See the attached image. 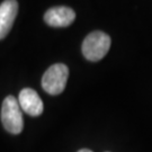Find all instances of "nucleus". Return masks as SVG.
Masks as SVG:
<instances>
[{
	"label": "nucleus",
	"instance_id": "obj_3",
	"mask_svg": "<svg viewBox=\"0 0 152 152\" xmlns=\"http://www.w3.org/2000/svg\"><path fill=\"white\" fill-rule=\"evenodd\" d=\"M69 77V69L63 63H56L45 71L42 78V87L50 95H60L64 90Z\"/></svg>",
	"mask_w": 152,
	"mask_h": 152
},
{
	"label": "nucleus",
	"instance_id": "obj_2",
	"mask_svg": "<svg viewBox=\"0 0 152 152\" xmlns=\"http://www.w3.org/2000/svg\"><path fill=\"white\" fill-rule=\"evenodd\" d=\"M1 122L4 127L11 134H19L24 129L20 106L14 96H7L2 102Z\"/></svg>",
	"mask_w": 152,
	"mask_h": 152
},
{
	"label": "nucleus",
	"instance_id": "obj_4",
	"mask_svg": "<svg viewBox=\"0 0 152 152\" xmlns=\"http://www.w3.org/2000/svg\"><path fill=\"white\" fill-rule=\"evenodd\" d=\"M76 19V12L73 9L64 6H58L50 8L44 14V22L52 27H66L70 26Z\"/></svg>",
	"mask_w": 152,
	"mask_h": 152
},
{
	"label": "nucleus",
	"instance_id": "obj_7",
	"mask_svg": "<svg viewBox=\"0 0 152 152\" xmlns=\"http://www.w3.org/2000/svg\"><path fill=\"white\" fill-rule=\"evenodd\" d=\"M78 152H92V151L89 150V149H81V150H79Z\"/></svg>",
	"mask_w": 152,
	"mask_h": 152
},
{
	"label": "nucleus",
	"instance_id": "obj_5",
	"mask_svg": "<svg viewBox=\"0 0 152 152\" xmlns=\"http://www.w3.org/2000/svg\"><path fill=\"white\" fill-rule=\"evenodd\" d=\"M18 104L20 108L31 116H39L43 113V102L38 94L34 89L25 88L19 92L18 96Z\"/></svg>",
	"mask_w": 152,
	"mask_h": 152
},
{
	"label": "nucleus",
	"instance_id": "obj_1",
	"mask_svg": "<svg viewBox=\"0 0 152 152\" xmlns=\"http://www.w3.org/2000/svg\"><path fill=\"white\" fill-rule=\"evenodd\" d=\"M110 48V37L100 31L91 32L82 43V54L89 61L97 62L108 53Z\"/></svg>",
	"mask_w": 152,
	"mask_h": 152
},
{
	"label": "nucleus",
	"instance_id": "obj_6",
	"mask_svg": "<svg viewBox=\"0 0 152 152\" xmlns=\"http://www.w3.org/2000/svg\"><path fill=\"white\" fill-rule=\"evenodd\" d=\"M18 12L16 0H5L0 5V39L5 38L10 32Z\"/></svg>",
	"mask_w": 152,
	"mask_h": 152
}]
</instances>
